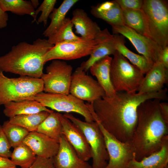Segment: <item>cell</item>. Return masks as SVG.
Segmentation results:
<instances>
[{
    "label": "cell",
    "instance_id": "obj_26",
    "mask_svg": "<svg viewBox=\"0 0 168 168\" xmlns=\"http://www.w3.org/2000/svg\"><path fill=\"white\" fill-rule=\"evenodd\" d=\"M36 132L56 140H59L63 134L62 128L57 112L54 110L39 125Z\"/></svg>",
    "mask_w": 168,
    "mask_h": 168
},
{
    "label": "cell",
    "instance_id": "obj_5",
    "mask_svg": "<svg viewBox=\"0 0 168 168\" xmlns=\"http://www.w3.org/2000/svg\"><path fill=\"white\" fill-rule=\"evenodd\" d=\"M44 88L41 78H9L0 69V105L11 101L34 100L36 95L43 91Z\"/></svg>",
    "mask_w": 168,
    "mask_h": 168
},
{
    "label": "cell",
    "instance_id": "obj_21",
    "mask_svg": "<svg viewBox=\"0 0 168 168\" xmlns=\"http://www.w3.org/2000/svg\"><path fill=\"white\" fill-rule=\"evenodd\" d=\"M168 165V135L163 138L160 149L139 161L135 156L128 168H164Z\"/></svg>",
    "mask_w": 168,
    "mask_h": 168
},
{
    "label": "cell",
    "instance_id": "obj_33",
    "mask_svg": "<svg viewBox=\"0 0 168 168\" xmlns=\"http://www.w3.org/2000/svg\"><path fill=\"white\" fill-rule=\"evenodd\" d=\"M57 2L56 0H44L41 4L35 10V15L37 17L38 14H41L37 21L38 23H43L44 26L47 25L48 17L54 8Z\"/></svg>",
    "mask_w": 168,
    "mask_h": 168
},
{
    "label": "cell",
    "instance_id": "obj_23",
    "mask_svg": "<svg viewBox=\"0 0 168 168\" xmlns=\"http://www.w3.org/2000/svg\"><path fill=\"white\" fill-rule=\"evenodd\" d=\"M115 47L117 51L132 64L137 67L144 74L152 67L153 64L149 62L142 55L136 54L128 49L125 45L124 37L119 34L114 35Z\"/></svg>",
    "mask_w": 168,
    "mask_h": 168
},
{
    "label": "cell",
    "instance_id": "obj_27",
    "mask_svg": "<svg viewBox=\"0 0 168 168\" xmlns=\"http://www.w3.org/2000/svg\"><path fill=\"white\" fill-rule=\"evenodd\" d=\"M0 6L5 12L9 11L19 15H28L36 21L35 9L30 1L25 0H0Z\"/></svg>",
    "mask_w": 168,
    "mask_h": 168
},
{
    "label": "cell",
    "instance_id": "obj_4",
    "mask_svg": "<svg viewBox=\"0 0 168 168\" xmlns=\"http://www.w3.org/2000/svg\"><path fill=\"white\" fill-rule=\"evenodd\" d=\"M146 36L162 49L168 44V6L163 0H144L141 9Z\"/></svg>",
    "mask_w": 168,
    "mask_h": 168
},
{
    "label": "cell",
    "instance_id": "obj_36",
    "mask_svg": "<svg viewBox=\"0 0 168 168\" xmlns=\"http://www.w3.org/2000/svg\"><path fill=\"white\" fill-rule=\"evenodd\" d=\"M28 168H55L53 157L44 158L37 156L32 165Z\"/></svg>",
    "mask_w": 168,
    "mask_h": 168
},
{
    "label": "cell",
    "instance_id": "obj_13",
    "mask_svg": "<svg viewBox=\"0 0 168 168\" xmlns=\"http://www.w3.org/2000/svg\"><path fill=\"white\" fill-rule=\"evenodd\" d=\"M111 26L114 34L127 38L149 62L154 64L159 61L162 49L156 43L125 25Z\"/></svg>",
    "mask_w": 168,
    "mask_h": 168
},
{
    "label": "cell",
    "instance_id": "obj_12",
    "mask_svg": "<svg viewBox=\"0 0 168 168\" xmlns=\"http://www.w3.org/2000/svg\"><path fill=\"white\" fill-rule=\"evenodd\" d=\"M86 72L80 67L72 73L70 94L81 100L91 103L105 95L97 81Z\"/></svg>",
    "mask_w": 168,
    "mask_h": 168
},
{
    "label": "cell",
    "instance_id": "obj_7",
    "mask_svg": "<svg viewBox=\"0 0 168 168\" xmlns=\"http://www.w3.org/2000/svg\"><path fill=\"white\" fill-rule=\"evenodd\" d=\"M63 115L80 128L85 135L91 149V168H105L109 157L104 136L97 122H84L69 113Z\"/></svg>",
    "mask_w": 168,
    "mask_h": 168
},
{
    "label": "cell",
    "instance_id": "obj_39",
    "mask_svg": "<svg viewBox=\"0 0 168 168\" xmlns=\"http://www.w3.org/2000/svg\"><path fill=\"white\" fill-rule=\"evenodd\" d=\"M161 116L168 124V104L166 102H160L159 104Z\"/></svg>",
    "mask_w": 168,
    "mask_h": 168
},
{
    "label": "cell",
    "instance_id": "obj_31",
    "mask_svg": "<svg viewBox=\"0 0 168 168\" xmlns=\"http://www.w3.org/2000/svg\"><path fill=\"white\" fill-rule=\"evenodd\" d=\"M2 126L10 146L13 148L22 143L30 132L22 127L10 123L8 120L4 121Z\"/></svg>",
    "mask_w": 168,
    "mask_h": 168
},
{
    "label": "cell",
    "instance_id": "obj_24",
    "mask_svg": "<svg viewBox=\"0 0 168 168\" xmlns=\"http://www.w3.org/2000/svg\"><path fill=\"white\" fill-rule=\"evenodd\" d=\"M78 1L64 0L58 8L54 9L49 17L50 23L43 33L44 36L48 38L58 30L63 24L68 11Z\"/></svg>",
    "mask_w": 168,
    "mask_h": 168
},
{
    "label": "cell",
    "instance_id": "obj_15",
    "mask_svg": "<svg viewBox=\"0 0 168 168\" xmlns=\"http://www.w3.org/2000/svg\"><path fill=\"white\" fill-rule=\"evenodd\" d=\"M59 148L53 157L55 168H91L89 163L82 160L63 134L59 140Z\"/></svg>",
    "mask_w": 168,
    "mask_h": 168
},
{
    "label": "cell",
    "instance_id": "obj_8",
    "mask_svg": "<svg viewBox=\"0 0 168 168\" xmlns=\"http://www.w3.org/2000/svg\"><path fill=\"white\" fill-rule=\"evenodd\" d=\"M34 100L46 107L60 112H74L82 115L85 122L95 121L87 103L70 94L66 95L41 92L35 96Z\"/></svg>",
    "mask_w": 168,
    "mask_h": 168
},
{
    "label": "cell",
    "instance_id": "obj_35",
    "mask_svg": "<svg viewBox=\"0 0 168 168\" xmlns=\"http://www.w3.org/2000/svg\"><path fill=\"white\" fill-rule=\"evenodd\" d=\"M121 9L141 10L143 3L142 0H114Z\"/></svg>",
    "mask_w": 168,
    "mask_h": 168
},
{
    "label": "cell",
    "instance_id": "obj_1",
    "mask_svg": "<svg viewBox=\"0 0 168 168\" xmlns=\"http://www.w3.org/2000/svg\"><path fill=\"white\" fill-rule=\"evenodd\" d=\"M167 91L165 88L153 93L119 92L112 97L105 96L92 103L93 118L117 139L131 141L137 124L138 106L148 100H167Z\"/></svg>",
    "mask_w": 168,
    "mask_h": 168
},
{
    "label": "cell",
    "instance_id": "obj_3",
    "mask_svg": "<svg viewBox=\"0 0 168 168\" xmlns=\"http://www.w3.org/2000/svg\"><path fill=\"white\" fill-rule=\"evenodd\" d=\"M54 45L47 39L40 38L31 44L21 42L0 56V69L20 76L41 78L45 64L44 56Z\"/></svg>",
    "mask_w": 168,
    "mask_h": 168
},
{
    "label": "cell",
    "instance_id": "obj_10",
    "mask_svg": "<svg viewBox=\"0 0 168 168\" xmlns=\"http://www.w3.org/2000/svg\"><path fill=\"white\" fill-rule=\"evenodd\" d=\"M98 43L96 38L91 40L82 39L57 43L45 54L44 62L54 60H74L90 55Z\"/></svg>",
    "mask_w": 168,
    "mask_h": 168
},
{
    "label": "cell",
    "instance_id": "obj_41",
    "mask_svg": "<svg viewBox=\"0 0 168 168\" xmlns=\"http://www.w3.org/2000/svg\"><path fill=\"white\" fill-rule=\"evenodd\" d=\"M8 20V16L7 13L3 11L0 6V29L7 26Z\"/></svg>",
    "mask_w": 168,
    "mask_h": 168
},
{
    "label": "cell",
    "instance_id": "obj_22",
    "mask_svg": "<svg viewBox=\"0 0 168 168\" xmlns=\"http://www.w3.org/2000/svg\"><path fill=\"white\" fill-rule=\"evenodd\" d=\"M4 106L3 113L9 118L18 115L35 114L44 111L51 112L53 110L35 100L11 101Z\"/></svg>",
    "mask_w": 168,
    "mask_h": 168
},
{
    "label": "cell",
    "instance_id": "obj_16",
    "mask_svg": "<svg viewBox=\"0 0 168 168\" xmlns=\"http://www.w3.org/2000/svg\"><path fill=\"white\" fill-rule=\"evenodd\" d=\"M37 156L50 158L54 156L59 148V142L36 131L30 132L23 141Z\"/></svg>",
    "mask_w": 168,
    "mask_h": 168
},
{
    "label": "cell",
    "instance_id": "obj_43",
    "mask_svg": "<svg viewBox=\"0 0 168 168\" xmlns=\"http://www.w3.org/2000/svg\"><path fill=\"white\" fill-rule=\"evenodd\" d=\"M164 168H168V165L166 166Z\"/></svg>",
    "mask_w": 168,
    "mask_h": 168
},
{
    "label": "cell",
    "instance_id": "obj_17",
    "mask_svg": "<svg viewBox=\"0 0 168 168\" xmlns=\"http://www.w3.org/2000/svg\"><path fill=\"white\" fill-rule=\"evenodd\" d=\"M168 68L159 62L154 63L145 74L137 93H153L162 90L164 84L168 82Z\"/></svg>",
    "mask_w": 168,
    "mask_h": 168
},
{
    "label": "cell",
    "instance_id": "obj_40",
    "mask_svg": "<svg viewBox=\"0 0 168 168\" xmlns=\"http://www.w3.org/2000/svg\"><path fill=\"white\" fill-rule=\"evenodd\" d=\"M158 62L168 68V46L162 49Z\"/></svg>",
    "mask_w": 168,
    "mask_h": 168
},
{
    "label": "cell",
    "instance_id": "obj_11",
    "mask_svg": "<svg viewBox=\"0 0 168 168\" xmlns=\"http://www.w3.org/2000/svg\"><path fill=\"white\" fill-rule=\"evenodd\" d=\"M95 121L103 134L109 155V162L105 168H128L129 163L135 156L132 142L120 141L106 130L98 120Z\"/></svg>",
    "mask_w": 168,
    "mask_h": 168
},
{
    "label": "cell",
    "instance_id": "obj_6",
    "mask_svg": "<svg viewBox=\"0 0 168 168\" xmlns=\"http://www.w3.org/2000/svg\"><path fill=\"white\" fill-rule=\"evenodd\" d=\"M110 67V78L115 91L136 93L142 82L144 74L116 50Z\"/></svg>",
    "mask_w": 168,
    "mask_h": 168
},
{
    "label": "cell",
    "instance_id": "obj_38",
    "mask_svg": "<svg viewBox=\"0 0 168 168\" xmlns=\"http://www.w3.org/2000/svg\"><path fill=\"white\" fill-rule=\"evenodd\" d=\"M16 166L9 158L0 156V168H17Z\"/></svg>",
    "mask_w": 168,
    "mask_h": 168
},
{
    "label": "cell",
    "instance_id": "obj_30",
    "mask_svg": "<svg viewBox=\"0 0 168 168\" xmlns=\"http://www.w3.org/2000/svg\"><path fill=\"white\" fill-rule=\"evenodd\" d=\"M114 2L113 7L106 11L98 12L91 7V14L104 20L111 26L124 25L122 10L115 0Z\"/></svg>",
    "mask_w": 168,
    "mask_h": 168
},
{
    "label": "cell",
    "instance_id": "obj_34",
    "mask_svg": "<svg viewBox=\"0 0 168 168\" xmlns=\"http://www.w3.org/2000/svg\"><path fill=\"white\" fill-rule=\"evenodd\" d=\"M10 146L3 131L2 125H0V156L9 158L12 152Z\"/></svg>",
    "mask_w": 168,
    "mask_h": 168
},
{
    "label": "cell",
    "instance_id": "obj_2",
    "mask_svg": "<svg viewBox=\"0 0 168 168\" xmlns=\"http://www.w3.org/2000/svg\"><path fill=\"white\" fill-rule=\"evenodd\" d=\"M161 100H147L138 108L137 124L131 141L138 161L159 150L163 138L168 135V124L160 111Z\"/></svg>",
    "mask_w": 168,
    "mask_h": 168
},
{
    "label": "cell",
    "instance_id": "obj_29",
    "mask_svg": "<svg viewBox=\"0 0 168 168\" xmlns=\"http://www.w3.org/2000/svg\"><path fill=\"white\" fill-rule=\"evenodd\" d=\"M73 25L71 19L66 17L63 22L58 30L48 38V41L54 45L62 42L80 40L82 38L73 32Z\"/></svg>",
    "mask_w": 168,
    "mask_h": 168
},
{
    "label": "cell",
    "instance_id": "obj_37",
    "mask_svg": "<svg viewBox=\"0 0 168 168\" xmlns=\"http://www.w3.org/2000/svg\"><path fill=\"white\" fill-rule=\"evenodd\" d=\"M114 3V0L108 1L95 6H92L91 7L98 12L106 11L111 8L113 6Z\"/></svg>",
    "mask_w": 168,
    "mask_h": 168
},
{
    "label": "cell",
    "instance_id": "obj_28",
    "mask_svg": "<svg viewBox=\"0 0 168 168\" xmlns=\"http://www.w3.org/2000/svg\"><path fill=\"white\" fill-rule=\"evenodd\" d=\"M14 148L10 157L16 166H19L21 168H28L36 159V155L28 146L23 143Z\"/></svg>",
    "mask_w": 168,
    "mask_h": 168
},
{
    "label": "cell",
    "instance_id": "obj_42",
    "mask_svg": "<svg viewBox=\"0 0 168 168\" xmlns=\"http://www.w3.org/2000/svg\"><path fill=\"white\" fill-rule=\"evenodd\" d=\"M30 1L33 7L35 9L38 7L39 4V1L38 0H31Z\"/></svg>",
    "mask_w": 168,
    "mask_h": 168
},
{
    "label": "cell",
    "instance_id": "obj_9",
    "mask_svg": "<svg viewBox=\"0 0 168 168\" xmlns=\"http://www.w3.org/2000/svg\"><path fill=\"white\" fill-rule=\"evenodd\" d=\"M41 77L46 93L68 95L72 74V66L64 61L53 60Z\"/></svg>",
    "mask_w": 168,
    "mask_h": 168
},
{
    "label": "cell",
    "instance_id": "obj_20",
    "mask_svg": "<svg viewBox=\"0 0 168 168\" xmlns=\"http://www.w3.org/2000/svg\"><path fill=\"white\" fill-rule=\"evenodd\" d=\"M112 58L106 56L95 63L90 68L91 74L104 90L105 96L113 97L116 92L112 86L110 78V67Z\"/></svg>",
    "mask_w": 168,
    "mask_h": 168
},
{
    "label": "cell",
    "instance_id": "obj_18",
    "mask_svg": "<svg viewBox=\"0 0 168 168\" xmlns=\"http://www.w3.org/2000/svg\"><path fill=\"white\" fill-rule=\"evenodd\" d=\"M96 38L98 40V44L89 58L80 66L86 72L95 63L106 56L113 55L116 51L114 35L111 34L107 28L101 30Z\"/></svg>",
    "mask_w": 168,
    "mask_h": 168
},
{
    "label": "cell",
    "instance_id": "obj_14",
    "mask_svg": "<svg viewBox=\"0 0 168 168\" xmlns=\"http://www.w3.org/2000/svg\"><path fill=\"white\" fill-rule=\"evenodd\" d=\"M62 128V133L79 157L87 162L92 157L90 146L81 130L63 114L57 112Z\"/></svg>",
    "mask_w": 168,
    "mask_h": 168
},
{
    "label": "cell",
    "instance_id": "obj_19",
    "mask_svg": "<svg viewBox=\"0 0 168 168\" xmlns=\"http://www.w3.org/2000/svg\"><path fill=\"white\" fill-rule=\"evenodd\" d=\"M72 15L71 20L75 27L76 33L79 34L83 39L94 40L101 30L97 23L83 9H75Z\"/></svg>",
    "mask_w": 168,
    "mask_h": 168
},
{
    "label": "cell",
    "instance_id": "obj_25",
    "mask_svg": "<svg viewBox=\"0 0 168 168\" xmlns=\"http://www.w3.org/2000/svg\"><path fill=\"white\" fill-rule=\"evenodd\" d=\"M50 112L44 111L35 114L16 115L9 118L8 121L10 123L22 127L29 132L36 131L39 125Z\"/></svg>",
    "mask_w": 168,
    "mask_h": 168
},
{
    "label": "cell",
    "instance_id": "obj_32",
    "mask_svg": "<svg viewBox=\"0 0 168 168\" xmlns=\"http://www.w3.org/2000/svg\"><path fill=\"white\" fill-rule=\"evenodd\" d=\"M122 11L124 25L146 36L145 22L141 9Z\"/></svg>",
    "mask_w": 168,
    "mask_h": 168
}]
</instances>
